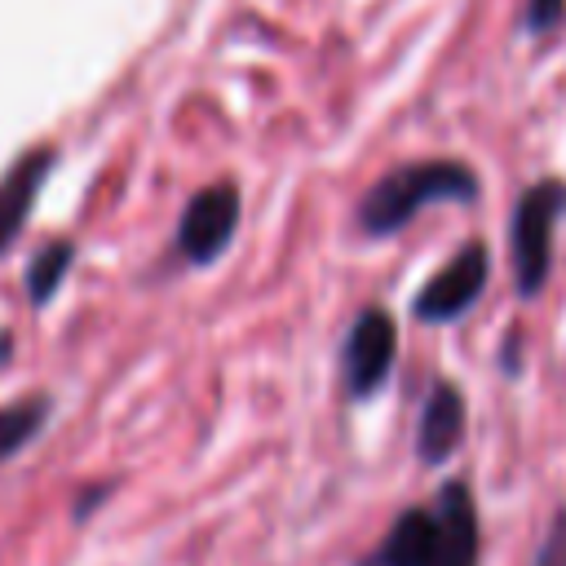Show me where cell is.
<instances>
[{
  "label": "cell",
  "instance_id": "obj_1",
  "mask_svg": "<svg viewBox=\"0 0 566 566\" xmlns=\"http://www.w3.org/2000/svg\"><path fill=\"white\" fill-rule=\"evenodd\" d=\"M482 177L464 159H411L385 168L363 199L354 203V221L363 239H389L407 230L429 203H478Z\"/></svg>",
  "mask_w": 566,
  "mask_h": 566
},
{
  "label": "cell",
  "instance_id": "obj_2",
  "mask_svg": "<svg viewBox=\"0 0 566 566\" xmlns=\"http://www.w3.org/2000/svg\"><path fill=\"white\" fill-rule=\"evenodd\" d=\"M562 212H566V181L562 177L531 181L509 212V265H513V287L522 301H535L548 283L553 230H557Z\"/></svg>",
  "mask_w": 566,
  "mask_h": 566
},
{
  "label": "cell",
  "instance_id": "obj_3",
  "mask_svg": "<svg viewBox=\"0 0 566 566\" xmlns=\"http://www.w3.org/2000/svg\"><path fill=\"white\" fill-rule=\"evenodd\" d=\"M491 279V248L482 239H464L411 296V318L416 323H455L464 318L478 296L486 292Z\"/></svg>",
  "mask_w": 566,
  "mask_h": 566
},
{
  "label": "cell",
  "instance_id": "obj_4",
  "mask_svg": "<svg viewBox=\"0 0 566 566\" xmlns=\"http://www.w3.org/2000/svg\"><path fill=\"white\" fill-rule=\"evenodd\" d=\"M398 363V318L385 305H367L354 314L340 340V385L349 398H371Z\"/></svg>",
  "mask_w": 566,
  "mask_h": 566
},
{
  "label": "cell",
  "instance_id": "obj_5",
  "mask_svg": "<svg viewBox=\"0 0 566 566\" xmlns=\"http://www.w3.org/2000/svg\"><path fill=\"white\" fill-rule=\"evenodd\" d=\"M239 217H243V195L234 181H212V186L195 190L177 221V252L190 265H212L230 248Z\"/></svg>",
  "mask_w": 566,
  "mask_h": 566
},
{
  "label": "cell",
  "instance_id": "obj_6",
  "mask_svg": "<svg viewBox=\"0 0 566 566\" xmlns=\"http://www.w3.org/2000/svg\"><path fill=\"white\" fill-rule=\"evenodd\" d=\"M464 420H469V402L464 389L455 380H433L424 402H420V420H416V455L420 464L438 469L455 455L460 438H464Z\"/></svg>",
  "mask_w": 566,
  "mask_h": 566
},
{
  "label": "cell",
  "instance_id": "obj_7",
  "mask_svg": "<svg viewBox=\"0 0 566 566\" xmlns=\"http://www.w3.org/2000/svg\"><path fill=\"white\" fill-rule=\"evenodd\" d=\"M433 522H438V544L429 566H478V504L469 482L460 478L442 482L433 500Z\"/></svg>",
  "mask_w": 566,
  "mask_h": 566
},
{
  "label": "cell",
  "instance_id": "obj_8",
  "mask_svg": "<svg viewBox=\"0 0 566 566\" xmlns=\"http://www.w3.org/2000/svg\"><path fill=\"white\" fill-rule=\"evenodd\" d=\"M433 544H438L433 509L411 504V509H402L394 517V526L385 531V539L358 566H429L433 562Z\"/></svg>",
  "mask_w": 566,
  "mask_h": 566
},
{
  "label": "cell",
  "instance_id": "obj_9",
  "mask_svg": "<svg viewBox=\"0 0 566 566\" xmlns=\"http://www.w3.org/2000/svg\"><path fill=\"white\" fill-rule=\"evenodd\" d=\"M44 168H49V150H35V155H27L22 164H13L9 177L0 181V248H4L9 234L22 226V217H27L31 199H35V190H40Z\"/></svg>",
  "mask_w": 566,
  "mask_h": 566
},
{
  "label": "cell",
  "instance_id": "obj_10",
  "mask_svg": "<svg viewBox=\"0 0 566 566\" xmlns=\"http://www.w3.org/2000/svg\"><path fill=\"white\" fill-rule=\"evenodd\" d=\"M44 420H49V398H22V402L0 407V464L13 451H22L40 433Z\"/></svg>",
  "mask_w": 566,
  "mask_h": 566
},
{
  "label": "cell",
  "instance_id": "obj_11",
  "mask_svg": "<svg viewBox=\"0 0 566 566\" xmlns=\"http://www.w3.org/2000/svg\"><path fill=\"white\" fill-rule=\"evenodd\" d=\"M66 265H71V243H53V248H44V252L31 261V274H27L31 296L44 301V296L57 287V279L66 274Z\"/></svg>",
  "mask_w": 566,
  "mask_h": 566
},
{
  "label": "cell",
  "instance_id": "obj_12",
  "mask_svg": "<svg viewBox=\"0 0 566 566\" xmlns=\"http://www.w3.org/2000/svg\"><path fill=\"white\" fill-rule=\"evenodd\" d=\"M566 27V0H522V31L553 35Z\"/></svg>",
  "mask_w": 566,
  "mask_h": 566
},
{
  "label": "cell",
  "instance_id": "obj_13",
  "mask_svg": "<svg viewBox=\"0 0 566 566\" xmlns=\"http://www.w3.org/2000/svg\"><path fill=\"white\" fill-rule=\"evenodd\" d=\"M535 566H566V509H557V517L535 553Z\"/></svg>",
  "mask_w": 566,
  "mask_h": 566
}]
</instances>
